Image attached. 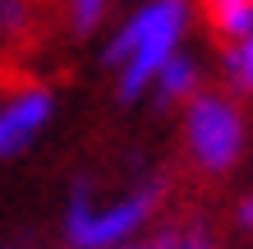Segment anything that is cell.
<instances>
[{"mask_svg": "<svg viewBox=\"0 0 253 249\" xmlns=\"http://www.w3.org/2000/svg\"><path fill=\"white\" fill-rule=\"evenodd\" d=\"M23 19H28L23 0H0V28H5V33H19Z\"/></svg>", "mask_w": 253, "mask_h": 249, "instance_id": "obj_9", "label": "cell"}, {"mask_svg": "<svg viewBox=\"0 0 253 249\" xmlns=\"http://www.w3.org/2000/svg\"><path fill=\"white\" fill-rule=\"evenodd\" d=\"M226 69H230L235 88L253 93V28H249L244 37H235V47L226 51Z\"/></svg>", "mask_w": 253, "mask_h": 249, "instance_id": "obj_7", "label": "cell"}, {"mask_svg": "<svg viewBox=\"0 0 253 249\" xmlns=\"http://www.w3.org/2000/svg\"><path fill=\"white\" fill-rule=\"evenodd\" d=\"M157 208V185L138 189L111 208H92L87 185H79V194L69 199V217H65V236L74 249H120L133 231H138Z\"/></svg>", "mask_w": 253, "mask_h": 249, "instance_id": "obj_3", "label": "cell"}, {"mask_svg": "<svg viewBox=\"0 0 253 249\" xmlns=\"http://www.w3.org/2000/svg\"><path fill=\"white\" fill-rule=\"evenodd\" d=\"M240 222H244V226H253V199H244V203H240Z\"/></svg>", "mask_w": 253, "mask_h": 249, "instance_id": "obj_10", "label": "cell"}, {"mask_svg": "<svg viewBox=\"0 0 253 249\" xmlns=\"http://www.w3.org/2000/svg\"><path fill=\"white\" fill-rule=\"evenodd\" d=\"M175 240H152V245H133V249H170Z\"/></svg>", "mask_w": 253, "mask_h": 249, "instance_id": "obj_11", "label": "cell"}, {"mask_svg": "<svg viewBox=\"0 0 253 249\" xmlns=\"http://www.w3.org/2000/svg\"><path fill=\"white\" fill-rule=\"evenodd\" d=\"M51 111H55V97L46 88H23L19 97H9L5 106H0V157L28 152V143L46 129Z\"/></svg>", "mask_w": 253, "mask_h": 249, "instance_id": "obj_4", "label": "cell"}, {"mask_svg": "<svg viewBox=\"0 0 253 249\" xmlns=\"http://www.w3.org/2000/svg\"><path fill=\"white\" fill-rule=\"evenodd\" d=\"M152 83H157L161 101H184V97H193V88H198V65L175 51V55H166V65L152 74Z\"/></svg>", "mask_w": 253, "mask_h": 249, "instance_id": "obj_5", "label": "cell"}, {"mask_svg": "<svg viewBox=\"0 0 253 249\" xmlns=\"http://www.w3.org/2000/svg\"><path fill=\"white\" fill-rule=\"evenodd\" d=\"M207 5V23L221 37H244L253 28V0H203Z\"/></svg>", "mask_w": 253, "mask_h": 249, "instance_id": "obj_6", "label": "cell"}, {"mask_svg": "<svg viewBox=\"0 0 253 249\" xmlns=\"http://www.w3.org/2000/svg\"><path fill=\"white\" fill-rule=\"evenodd\" d=\"M184 134H189L193 162L207 175H226L244 152V115L230 97L198 93L184 111Z\"/></svg>", "mask_w": 253, "mask_h": 249, "instance_id": "obj_2", "label": "cell"}, {"mask_svg": "<svg viewBox=\"0 0 253 249\" xmlns=\"http://www.w3.org/2000/svg\"><path fill=\"white\" fill-rule=\"evenodd\" d=\"M184 23H189L184 0H147L120 28V37L106 47V65H120V97L125 101H138L152 88V74L180 47Z\"/></svg>", "mask_w": 253, "mask_h": 249, "instance_id": "obj_1", "label": "cell"}, {"mask_svg": "<svg viewBox=\"0 0 253 249\" xmlns=\"http://www.w3.org/2000/svg\"><path fill=\"white\" fill-rule=\"evenodd\" d=\"M111 0H69V23L74 33H92V28L101 23V14H106Z\"/></svg>", "mask_w": 253, "mask_h": 249, "instance_id": "obj_8", "label": "cell"}]
</instances>
